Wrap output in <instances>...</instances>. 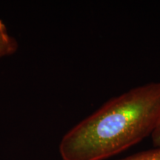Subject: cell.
Wrapping results in <instances>:
<instances>
[{
    "label": "cell",
    "instance_id": "3957f363",
    "mask_svg": "<svg viewBox=\"0 0 160 160\" xmlns=\"http://www.w3.org/2000/svg\"><path fill=\"white\" fill-rule=\"evenodd\" d=\"M118 160H160V148H154Z\"/></svg>",
    "mask_w": 160,
    "mask_h": 160
},
{
    "label": "cell",
    "instance_id": "6da1fadb",
    "mask_svg": "<svg viewBox=\"0 0 160 160\" xmlns=\"http://www.w3.org/2000/svg\"><path fill=\"white\" fill-rule=\"evenodd\" d=\"M160 123V81L132 88L105 102L67 132L63 160H105L151 137Z\"/></svg>",
    "mask_w": 160,
    "mask_h": 160
},
{
    "label": "cell",
    "instance_id": "7a4b0ae2",
    "mask_svg": "<svg viewBox=\"0 0 160 160\" xmlns=\"http://www.w3.org/2000/svg\"><path fill=\"white\" fill-rule=\"evenodd\" d=\"M18 49V43L8 33L5 24L0 19V58L11 56Z\"/></svg>",
    "mask_w": 160,
    "mask_h": 160
},
{
    "label": "cell",
    "instance_id": "277c9868",
    "mask_svg": "<svg viewBox=\"0 0 160 160\" xmlns=\"http://www.w3.org/2000/svg\"><path fill=\"white\" fill-rule=\"evenodd\" d=\"M151 139L153 145L155 146V148H160V123L157 126L155 131L153 132L151 136Z\"/></svg>",
    "mask_w": 160,
    "mask_h": 160
}]
</instances>
